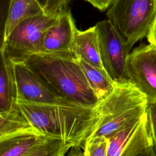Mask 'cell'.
I'll return each instance as SVG.
<instances>
[{"label":"cell","mask_w":156,"mask_h":156,"mask_svg":"<svg viewBox=\"0 0 156 156\" xmlns=\"http://www.w3.org/2000/svg\"><path fill=\"white\" fill-rule=\"evenodd\" d=\"M17 104L38 131L72 147L83 146L99 120L95 106L76 102L37 104L20 99Z\"/></svg>","instance_id":"1"},{"label":"cell","mask_w":156,"mask_h":156,"mask_svg":"<svg viewBox=\"0 0 156 156\" xmlns=\"http://www.w3.org/2000/svg\"><path fill=\"white\" fill-rule=\"evenodd\" d=\"M24 62L62 98L88 106L98 103L73 52L37 53Z\"/></svg>","instance_id":"2"},{"label":"cell","mask_w":156,"mask_h":156,"mask_svg":"<svg viewBox=\"0 0 156 156\" xmlns=\"http://www.w3.org/2000/svg\"><path fill=\"white\" fill-rule=\"evenodd\" d=\"M148 104L146 95L132 81H115L112 91L95 105L99 120L88 138H109L135 123L146 113Z\"/></svg>","instance_id":"3"},{"label":"cell","mask_w":156,"mask_h":156,"mask_svg":"<svg viewBox=\"0 0 156 156\" xmlns=\"http://www.w3.org/2000/svg\"><path fill=\"white\" fill-rule=\"evenodd\" d=\"M106 15L131 50L148 34L156 17V0H114Z\"/></svg>","instance_id":"4"},{"label":"cell","mask_w":156,"mask_h":156,"mask_svg":"<svg viewBox=\"0 0 156 156\" xmlns=\"http://www.w3.org/2000/svg\"><path fill=\"white\" fill-rule=\"evenodd\" d=\"M58 16L44 14L21 22L2 40L1 52L13 62H24L29 56L40 53L44 34Z\"/></svg>","instance_id":"5"},{"label":"cell","mask_w":156,"mask_h":156,"mask_svg":"<svg viewBox=\"0 0 156 156\" xmlns=\"http://www.w3.org/2000/svg\"><path fill=\"white\" fill-rule=\"evenodd\" d=\"M95 26L101 58L105 70L113 81L129 80L126 62L131 50L108 19L98 22Z\"/></svg>","instance_id":"6"},{"label":"cell","mask_w":156,"mask_h":156,"mask_svg":"<svg viewBox=\"0 0 156 156\" xmlns=\"http://www.w3.org/2000/svg\"><path fill=\"white\" fill-rule=\"evenodd\" d=\"M126 71L129 79L144 93L149 104L156 103V48L141 44L128 55Z\"/></svg>","instance_id":"7"},{"label":"cell","mask_w":156,"mask_h":156,"mask_svg":"<svg viewBox=\"0 0 156 156\" xmlns=\"http://www.w3.org/2000/svg\"><path fill=\"white\" fill-rule=\"evenodd\" d=\"M108 138L107 156H136L153 145L146 112L136 122Z\"/></svg>","instance_id":"8"},{"label":"cell","mask_w":156,"mask_h":156,"mask_svg":"<svg viewBox=\"0 0 156 156\" xmlns=\"http://www.w3.org/2000/svg\"><path fill=\"white\" fill-rule=\"evenodd\" d=\"M18 99L37 104L74 102L58 96L24 62H13Z\"/></svg>","instance_id":"9"},{"label":"cell","mask_w":156,"mask_h":156,"mask_svg":"<svg viewBox=\"0 0 156 156\" xmlns=\"http://www.w3.org/2000/svg\"><path fill=\"white\" fill-rule=\"evenodd\" d=\"M75 21L68 8L58 15L57 21L44 32L40 53H69L73 52Z\"/></svg>","instance_id":"10"},{"label":"cell","mask_w":156,"mask_h":156,"mask_svg":"<svg viewBox=\"0 0 156 156\" xmlns=\"http://www.w3.org/2000/svg\"><path fill=\"white\" fill-rule=\"evenodd\" d=\"M73 52L78 60H83L94 67L105 69L101 58L98 35L95 26L84 30H76Z\"/></svg>","instance_id":"11"},{"label":"cell","mask_w":156,"mask_h":156,"mask_svg":"<svg viewBox=\"0 0 156 156\" xmlns=\"http://www.w3.org/2000/svg\"><path fill=\"white\" fill-rule=\"evenodd\" d=\"M45 14L40 0H10L4 24L2 39L21 22Z\"/></svg>","instance_id":"12"},{"label":"cell","mask_w":156,"mask_h":156,"mask_svg":"<svg viewBox=\"0 0 156 156\" xmlns=\"http://www.w3.org/2000/svg\"><path fill=\"white\" fill-rule=\"evenodd\" d=\"M17 87L13 62L1 52L0 112L11 110L17 105Z\"/></svg>","instance_id":"13"},{"label":"cell","mask_w":156,"mask_h":156,"mask_svg":"<svg viewBox=\"0 0 156 156\" xmlns=\"http://www.w3.org/2000/svg\"><path fill=\"white\" fill-rule=\"evenodd\" d=\"M49 138L39 132H26L0 140V156H23Z\"/></svg>","instance_id":"14"},{"label":"cell","mask_w":156,"mask_h":156,"mask_svg":"<svg viewBox=\"0 0 156 156\" xmlns=\"http://www.w3.org/2000/svg\"><path fill=\"white\" fill-rule=\"evenodd\" d=\"M26 132L40 133L23 114L18 104L9 111L0 112V140Z\"/></svg>","instance_id":"15"},{"label":"cell","mask_w":156,"mask_h":156,"mask_svg":"<svg viewBox=\"0 0 156 156\" xmlns=\"http://www.w3.org/2000/svg\"><path fill=\"white\" fill-rule=\"evenodd\" d=\"M88 83L98 101L104 99L113 90L115 81L105 69L94 67L83 60H79Z\"/></svg>","instance_id":"16"},{"label":"cell","mask_w":156,"mask_h":156,"mask_svg":"<svg viewBox=\"0 0 156 156\" xmlns=\"http://www.w3.org/2000/svg\"><path fill=\"white\" fill-rule=\"evenodd\" d=\"M72 147L57 138H49L23 156H65Z\"/></svg>","instance_id":"17"},{"label":"cell","mask_w":156,"mask_h":156,"mask_svg":"<svg viewBox=\"0 0 156 156\" xmlns=\"http://www.w3.org/2000/svg\"><path fill=\"white\" fill-rule=\"evenodd\" d=\"M108 138L96 136L88 138L83 146L82 156H107Z\"/></svg>","instance_id":"18"},{"label":"cell","mask_w":156,"mask_h":156,"mask_svg":"<svg viewBox=\"0 0 156 156\" xmlns=\"http://www.w3.org/2000/svg\"><path fill=\"white\" fill-rule=\"evenodd\" d=\"M71 0H40L45 14L49 16H58L67 10Z\"/></svg>","instance_id":"19"},{"label":"cell","mask_w":156,"mask_h":156,"mask_svg":"<svg viewBox=\"0 0 156 156\" xmlns=\"http://www.w3.org/2000/svg\"><path fill=\"white\" fill-rule=\"evenodd\" d=\"M146 114L152 139L153 146L156 152V103L148 104Z\"/></svg>","instance_id":"20"},{"label":"cell","mask_w":156,"mask_h":156,"mask_svg":"<svg viewBox=\"0 0 156 156\" xmlns=\"http://www.w3.org/2000/svg\"><path fill=\"white\" fill-rule=\"evenodd\" d=\"M99 10L103 12L108 9L114 0H85Z\"/></svg>","instance_id":"21"},{"label":"cell","mask_w":156,"mask_h":156,"mask_svg":"<svg viewBox=\"0 0 156 156\" xmlns=\"http://www.w3.org/2000/svg\"><path fill=\"white\" fill-rule=\"evenodd\" d=\"M146 37L149 44L156 48V17Z\"/></svg>","instance_id":"22"},{"label":"cell","mask_w":156,"mask_h":156,"mask_svg":"<svg viewBox=\"0 0 156 156\" xmlns=\"http://www.w3.org/2000/svg\"><path fill=\"white\" fill-rule=\"evenodd\" d=\"M136 156H156V152L152 145L141 151Z\"/></svg>","instance_id":"23"},{"label":"cell","mask_w":156,"mask_h":156,"mask_svg":"<svg viewBox=\"0 0 156 156\" xmlns=\"http://www.w3.org/2000/svg\"><path fill=\"white\" fill-rule=\"evenodd\" d=\"M82 147H71L65 156H82L83 151L81 149Z\"/></svg>","instance_id":"24"}]
</instances>
